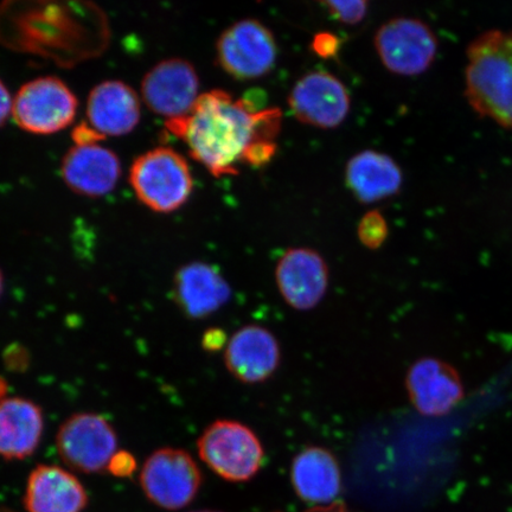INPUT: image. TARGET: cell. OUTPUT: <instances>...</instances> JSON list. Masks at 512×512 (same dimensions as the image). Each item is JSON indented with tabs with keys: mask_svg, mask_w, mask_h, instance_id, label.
I'll list each match as a JSON object with an SVG mask.
<instances>
[{
	"mask_svg": "<svg viewBox=\"0 0 512 512\" xmlns=\"http://www.w3.org/2000/svg\"><path fill=\"white\" fill-rule=\"evenodd\" d=\"M406 386L416 411L426 416L450 413L464 396L457 371L435 358L415 362L408 370Z\"/></svg>",
	"mask_w": 512,
	"mask_h": 512,
	"instance_id": "4fadbf2b",
	"label": "cell"
},
{
	"mask_svg": "<svg viewBox=\"0 0 512 512\" xmlns=\"http://www.w3.org/2000/svg\"><path fill=\"white\" fill-rule=\"evenodd\" d=\"M120 175L118 156L98 144L75 145L63 158L64 182L76 194L104 196L115 188Z\"/></svg>",
	"mask_w": 512,
	"mask_h": 512,
	"instance_id": "2e32d148",
	"label": "cell"
},
{
	"mask_svg": "<svg viewBox=\"0 0 512 512\" xmlns=\"http://www.w3.org/2000/svg\"><path fill=\"white\" fill-rule=\"evenodd\" d=\"M139 483L151 503L177 511L194 501L202 485V473L187 451L164 447L146 459Z\"/></svg>",
	"mask_w": 512,
	"mask_h": 512,
	"instance_id": "5b68a950",
	"label": "cell"
},
{
	"mask_svg": "<svg viewBox=\"0 0 512 512\" xmlns=\"http://www.w3.org/2000/svg\"><path fill=\"white\" fill-rule=\"evenodd\" d=\"M118 434L104 416L82 412L64 420L56 434V448L69 469L81 473L107 471L118 451Z\"/></svg>",
	"mask_w": 512,
	"mask_h": 512,
	"instance_id": "ba28073f",
	"label": "cell"
},
{
	"mask_svg": "<svg viewBox=\"0 0 512 512\" xmlns=\"http://www.w3.org/2000/svg\"><path fill=\"white\" fill-rule=\"evenodd\" d=\"M44 415L36 402L24 398L0 401V457L24 460L41 444Z\"/></svg>",
	"mask_w": 512,
	"mask_h": 512,
	"instance_id": "ffe728a7",
	"label": "cell"
},
{
	"mask_svg": "<svg viewBox=\"0 0 512 512\" xmlns=\"http://www.w3.org/2000/svg\"><path fill=\"white\" fill-rule=\"evenodd\" d=\"M3 363L11 373H25L30 368V351L21 343L9 344L3 352Z\"/></svg>",
	"mask_w": 512,
	"mask_h": 512,
	"instance_id": "d4e9b609",
	"label": "cell"
},
{
	"mask_svg": "<svg viewBox=\"0 0 512 512\" xmlns=\"http://www.w3.org/2000/svg\"><path fill=\"white\" fill-rule=\"evenodd\" d=\"M288 106L300 123L332 130L348 118L350 93L334 74L316 70L296 82L288 95Z\"/></svg>",
	"mask_w": 512,
	"mask_h": 512,
	"instance_id": "30bf717a",
	"label": "cell"
},
{
	"mask_svg": "<svg viewBox=\"0 0 512 512\" xmlns=\"http://www.w3.org/2000/svg\"><path fill=\"white\" fill-rule=\"evenodd\" d=\"M224 362L235 379L245 383L264 382L280 363V348L271 331L247 325L229 338Z\"/></svg>",
	"mask_w": 512,
	"mask_h": 512,
	"instance_id": "5bb4252c",
	"label": "cell"
},
{
	"mask_svg": "<svg viewBox=\"0 0 512 512\" xmlns=\"http://www.w3.org/2000/svg\"><path fill=\"white\" fill-rule=\"evenodd\" d=\"M309 512H348L344 509L342 504H329L317 507Z\"/></svg>",
	"mask_w": 512,
	"mask_h": 512,
	"instance_id": "f546056e",
	"label": "cell"
},
{
	"mask_svg": "<svg viewBox=\"0 0 512 512\" xmlns=\"http://www.w3.org/2000/svg\"><path fill=\"white\" fill-rule=\"evenodd\" d=\"M389 227L380 211L371 210L364 215L358 224L357 235L362 245L369 249L380 248L387 240Z\"/></svg>",
	"mask_w": 512,
	"mask_h": 512,
	"instance_id": "7402d4cb",
	"label": "cell"
},
{
	"mask_svg": "<svg viewBox=\"0 0 512 512\" xmlns=\"http://www.w3.org/2000/svg\"><path fill=\"white\" fill-rule=\"evenodd\" d=\"M281 118L279 108L255 111L247 100L214 89L201 94L189 114L166 126L187 144L192 158L219 178L238 175L252 145L277 143Z\"/></svg>",
	"mask_w": 512,
	"mask_h": 512,
	"instance_id": "6da1fadb",
	"label": "cell"
},
{
	"mask_svg": "<svg viewBox=\"0 0 512 512\" xmlns=\"http://www.w3.org/2000/svg\"><path fill=\"white\" fill-rule=\"evenodd\" d=\"M76 145H89L96 144L99 140L104 139L99 132H96L93 127L87 125H80L73 134Z\"/></svg>",
	"mask_w": 512,
	"mask_h": 512,
	"instance_id": "83f0119b",
	"label": "cell"
},
{
	"mask_svg": "<svg viewBox=\"0 0 512 512\" xmlns=\"http://www.w3.org/2000/svg\"><path fill=\"white\" fill-rule=\"evenodd\" d=\"M465 96L480 117L512 128V30L483 31L467 46Z\"/></svg>",
	"mask_w": 512,
	"mask_h": 512,
	"instance_id": "7a4b0ae2",
	"label": "cell"
},
{
	"mask_svg": "<svg viewBox=\"0 0 512 512\" xmlns=\"http://www.w3.org/2000/svg\"><path fill=\"white\" fill-rule=\"evenodd\" d=\"M4 291V275L2 271H0V297H2Z\"/></svg>",
	"mask_w": 512,
	"mask_h": 512,
	"instance_id": "1f68e13d",
	"label": "cell"
},
{
	"mask_svg": "<svg viewBox=\"0 0 512 512\" xmlns=\"http://www.w3.org/2000/svg\"><path fill=\"white\" fill-rule=\"evenodd\" d=\"M138 463L131 452L118 450L107 466V472L117 478H130L137 471Z\"/></svg>",
	"mask_w": 512,
	"mask_h": 512,
	"instance_id": "484cf974",
	"label": "cell"
},
{
	"mask_svg": "<svg viewBox=\"0 0 512 512\" xmlns=\"http://www.w3.org/2000/svg\"><path fill=\"white\" fill-rule=\"evenodd\" d=\"M310 48L312 53L320 59L331 60L338 56L342 48V41L332 32L322 31L313 36Z\"/></svg>",
	"mask_w": 512,
	"mask_h": 512,
	"instance_id": "cb8c5ba5",
	"label": "cell"
},
{
	"mask_svg": "<svg viewBox=\"0 0 512 512\" xmlns=\"http://www.w3.org/2000/svg\"><path fill=\"white\" fill-rule=\"evenodd\" d=\"M12 102L11 95L6 89L4 83L0 81V126L5 124L8 120L10 113H12Z\"/></svg>",
	"mask_w": 512,
	"mask_h": 512,
	"instance_id": "f1b7e54d",
	"label": "cell"
},
{
	"mask_svg": "<svg viewBox=\"0 0 512 512\" xmlns=\"http://www.w3.org/2000/svg\"><path fill=\"white\" fill-rule=\"evenodd\" d=\"M229 339L226 331L220 328H211L202 336V348L208 352H219L227 348Z\"/></svg>",
	"mask_w": 512,
	"mask_h": 512,
	"instance_id": "4316f807",
	"label": "cell"
},
{
	"mask_svg": "<svg viewBox=\"0 0 512 512\" xmlns=\"http://www.w3.org/2000/svg\"><path fill=\"white\" fill-rule=\"evenodd\" d=\"M9 389L10 386L8 380H6L4 376L0 375V401L9 398Z\"/></svg>",
	"mask_w": 512,
	"mask_h": 512,
	"instance_id": "4dcf8cb0",
	"label": "cell"
},
{
	"mask_svg": "<svg viewBox=\"0 0 512 512\" xmlns=\"http://www.w3.org/2000/svg\"><path fill=\"white\" fill-rule=\"evenodd\" d=\"M345 182L358 201L370 204L398 194L403 174L392 157L367 150L349 160L345 168Z\"/></svg>",
	"mask_w": 512,
	"mask_h": 512,
	"instance_id": "44dd1931",
	"label": "cell"
},
{
	"mask_svg": "<svg viewBox=\"0 0 512 512\" xmlns=\"http://www.w3.org/2000/svg\"><path fill=\"white\" fill-rule=\"evenodd\" d=\"M89 123L101 136H124L137 127L140 101L136 92L121 81H106L89 94Z\"/></svg>",
	"mask_w": 512,
	"mask_h": 512,
	"instance_id": "d6986e66",
	"label": "cell"
},
{
	"mask_svg": "<svg viewBox=\"0 0 512 512\" xmlns=\"http://www.w3.org/2000/svg\"><path fill=\"white\" fill-rule=\"evenodd\" d=\"M374 47L388 72L416 76L432 66L439 43L433 29L421 19L396 17L377 29Z\"/></svg>",
	"mask_w": 512,
	"mask_h": 512,
	"instance_id": "8992f818",
	"label": "cell"
},
{
	"mask_svg": "<svg viewBox=\"0 0 512 512\" xmlns=\"http://www.w3.org/2000/svg\"><path fill=\"white\" fill-rule=\"evenodd\" d=\"M326 10L338 22L348 25L361 23L368 12V2L366 0H350V2H324Z\"/></svg>",
	"mask_w": 512,
	"mask_h": 512,
	"instance_id": "603a6c76",
	"label": "cell"
},
{
	"mask_svg": "<svg viewBox=\"0 0 512 512\" xmlns=\"http://www.w3.org/2000/svg\"><path fill=\"white\" fill-rule=\"evenodd\" d=\"M78 100L59 79L32 80L19 89L12 102V115L22 130L35 134L62 131L73 123Z\"/></svg>",
	"mask_w": 512,
	"mask_h": 512,
	"instance_id": "9c48e42d",
	"label": "cell"
},
{
	"mask_svg": "<svg viewBox=\"0 0 512 512\" xmlns=\"http://www.w3.org/2000/svg\"><path fill=\"white\" fill-rule=\"evenodd\" d=\"M87 504L80 479L63 467L41 464L31 471L24 495L28 512H83Z\"/></svg>",
	"mask_w": 512,
	"mask_h": 512,
	"instance_id": "e0dca14e",
	"label": "cell"
},
{
	"mask_svg": "<svg viewBox=\"0 0 512 512\" xmlns=\"http://www.w3.org/2000/svg\"><path fill=\"white\" fill-rule=\"evenodd\" d=\"M197 448L203 462L229 482H247L264 463V447L258 435L234 420L213 422L198 439Z\"/></svg>",
	"mask_w": 512,
	"mask_h": 512,
	"instance_id": "277c9868",
	"label": "cell"
},
{
	"mask_svg": "<svg viewBox=\"0 0 512 512\" xmlns=\"http://www.w3.org/2000/svg\"><path fill=\"white\" fill-rule=\"evenodd\" d=\"M194 512H219V511L201 510V511H194Z\"/></svg>",
	"mask_w": 512,
	"mask_h": 512,
	"instance_id": "d6a6232c",
	"label": "cell"
},
{
	"mask_svg": "<svg viewBox=\"0 0 512 512\" xmlns=\"http://www.w3.org/2000/svg\"><path fill=\"white\" fill-rule=\"evenodd\" d=\"M216 57L219 66L235 80L260 79L270 74L277 63V41L258 19H241L220 35Z\"/></svg>",
	"mask_w": 512,
	"mask_h": 512,
	"instance_id": "52a82bcc",
	"label": "cell"
},
{
	"mask_svg": "<svg viewBox=\"0 0 512 512\" xmlns=\"http://www.w3.org/2000/svg\"><path fill=\"white\" fill-rule=\"evenodd\" d=\"M130 182L139 201L158 213L183 207L194 189L187 159L170 147H157L134 160Z\"/></svg>",
	"mask_w": 512,
	"mask_h": 512,
	"instance_id": "3957f363",
	"label": "cell"
},
{
	"mask_svg": "<svg viewBox=\"0 0 512 512\" xmlns=\"http://www.w3.org/2000/svg\"><path fill=\"white\" fill-rule=\"evenodd\" d=\"M232 290L215 267L191 262L177 271L172 297L185 316L203 319L229 302Z\"/></svg>",
	"mask_w": 512,
	"mask_h": 512,
	"instance_id": "9a60e30c",
	"label": "cell"
},
{
	"mask_svg": "<svg viewBox=\"0 0 512 512\" xmlns=\"http://www.w3.org/2000/svg\"><path fill=\"white\" fill-rule=\"evenodd\" d=\"M275 280L288 305L298 311L311 310L328 290V264L315 249L291 248L279 259Z\"/></svg>",
	"mask_w": 512,
	"mask_h": 512,
	"instance_id": "7c38bea8",
	"label": "cell"
},
{
	"mask_svg": "<svg viewBox=\"0 0 512 512\" xmlns=\"http://www.w3.org/2000/svg\"><path fill=\"white\" fill-rule=\"evenodd\" d=\"M200 79L192 64L183 59H169L156 64L142 83L147 107L166 121L189 114L200 98Z\"/></svg>",
	"mask_w": 512,
	"mask_h": 512,
	"instance_id": "8fae6325",
	"label": "cell"
},
{
	"mask_svg": "<svg viewBox=\"0 0 512 512\" xmlns=\"http://www.w3.org/2000/svg\"><path fill=\"white\" fill-rule=\"evenodd\" d=\"M291 479L294 491L306 503L329 505L342 490L341 467L328 448L306 447L293 459Z\"/></svg>",
	"mask_w": 512,
	"mask_h": 512,
	"instance_id": "ac0fdd59",
	"label": "cell"
}]
</instances>
